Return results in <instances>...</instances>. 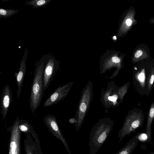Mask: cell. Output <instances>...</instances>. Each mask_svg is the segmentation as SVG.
<instances>
[{
    "label": "cell",
    "instance_id": "6da1fadb",
    "mask_svg": "<svg viewBox=\"0 0 154 154\" xmlns=\"http://www.w3.org/2000/svg\"><path fill=\"white\" fill-rule=\"evenodd\" d=\"M133 69L135 89L140 95L148 96L154 87V59L151 58L137 63Z\"/></svg>",
    "mask_w": 154,
    "mask_h": 154
},
{
    "label": "cell",
    "instance_id": "7a4b0ae2",
    "mask_svg": "<svg viewBox=\"0 0 154 154\" xmlns=\"http://www.w3.org/2000/svg\"><path fill=\"white\" fill-rule=\"evenodd\" d=\"M45 65L44 62L39 61L35 69L29 101L32 113L39 106L44 93L43 77Z\"/></svg>",
    "mask_w": 154,
    "mask_h": 154
},
{
    "label": "cell",
    "instance_id": "3957f363",
    "mask_svg": "<svg viewBox=\"0 0 154 154\" xmlns=\"http://www.w3.org/2000/svg\"><path fill=\"white\" fill-rule=\"evenodd\" d=\"M110 123H98L93 127L90 132L89 141V154H96L105 142L112 130Z\"/></svg>",
    "mask_w": 154,
    "mask_h": 154
},
{
    "label": "cell",
    "instance_id": "277c9868",
    "mask_svg": "<svg viewBox=\"0 0 154 154\" xmlns=\"http://www.w3.org/2000/svg\"><path fill=\"white\" fill-rule=\"evenodd\" d=\"M144 120V115L142 109L135 108L131 110L118 133L119 142H120L126 136L130 135L136 129L142 127Z\"/></svg>",
    "mask_w": 154,
    "mask_h": 154
},
{
    "label": "cell",
    "instance_id": "5b68a950",
    "mask_svg": "<svg viewBox=\"0 0 154 154\" xmlns=\"http://www.w3.org/2000/svg\"><path fill=\"white\" fill-rule=\"evenodd\" d=\"M19 120L17 117L12 125L7 129L11 133L8 154H20L21 132L19 128Z\"/></svg>",
    "mask_w": 154,
    "mask_h": 154
},
{
    "label": "cell",
    "instance_id": "8992f818",
    "mask_svg": "<svg viewBox=\"0 0 154 154\" xmlns=\"http://www.w3.org/2000/svg\"><path fill=\"white\" fill-rule=\"evenodd\" d=\"M59 65L58 62L54 58H50L46 63H45L43 77L44 92L56 75Z\"/></svg>",
    "mask_w": 154,
    "mask_h": 154
},
{
    "label": "cell",
    "instance_id": "52a82bcc",
    "mask_svg": "<svg viewBox=\"0 0 154 154\" xmlns=\"http://www.w3.org/2000/svg\"><path fill=\"white\" fill-rule=\"evenodd\" d=\"M43 121L50 132L62 141L69 154H71L69 146L58 126L56 117L53 115L48 114L44 118Z\"/></svg>",
    "mask_w": 154,
    "mask_h": 154
},
{
    "label": "cell",
    "instance_id": "ba28073f",
    "mask_svg": "<svg viewBox=\"0 0 154 154\" xmlns=\"http://www.w3.org/2000/svg\"><path fill=\"white\" fill-rule=\"evenodd\" d=\"M136 10L133 6H131L126 12L121 25L120 33L121 35H125L137 23L135 18Z\"/></svg>",
    "mask_w": 154,
    "mask_h": 154
},
{
    "label": "cell",
    "instance_id": "9c48e42d",
    "mask_svg": "<svg viewBox=\"0 0 154 154\" xmlns=\"http://www.w3.org/2000/svg\"><path fill=\"white\" fill-rule=\"evenodd\" d=\"M68 90V85L58 87L46 100L43 107H49L57 104L63 99Z\"/></svg>",
    "mask_w": 154,
    "mask_h": 154
},
{
    "label": "cell",
    "instance_id": "30bf717a",
    "mask_svg": "<svg viewBox=\"0 0 154 154\" xmlns=\"http://www.w3.org/2000/svg\"><path fill=\"white\" fill-rule=\"evenodd\" d=\"M151 58L149 48L148 45L140 44L138 45L134 50L131 60L134 64H135Z\"/></svg>",
    "mask_w": 154,
    "mask_h": 154
},
{
    "label": "cell",
    "instance_id": "8fae6325",
    "mask_svg": "<svg viewBox=\"0 0 154 154\" xmlns=\"http://www.w3.org/2000/svg\"><path fill=\"white\" fill-rule=\"evenodd\" d=\"M12 98V92L10 88L8 85H6L2 90L1 98V114L3 121L6 118Z\"/></svg>",
    "mask_w": 154,
    "mask_h": 154
},
{
    "label": "cell",
    "instance_id": "7c38bea8",
    "mask_svg": "<svg viewBox=\"0 0 154 154\" xmlns=\"http://www.w3.org/2000/svg\"><path fill=\"white\" fill-rule=\"evenodd\" d=\"M26 138L24 141V147L26 154H43L39 141L33 140L31 134L25 133Z\"/></svg>",
    "mask_w": 154,
    "mask_h": 154
},
{
    "label": "cell",
    "instance_id": "4fadbf2b",
    "mask_svg": "<svg viewBox=\"0 0 154 154\" xmlns=\"http://www.w3.org/2000/svg\"><path fill=\"white\" fill-rule=\"evenodd\" d=\"M27 53L28 51L26 48L20 62L19 72L17 73H15L14 75L17 85V95L18 98H19L20 96L26 71V61Z\"/></svg>",
    "mask_w": 154,
    "mask_h": 154
},
{
    "label": "cell",
    "instance_id": "5bb4252c",
    "mask_svg": "<svg viewBox=\"0 0 154 154\" xmlns=\"http://www.w3.org/2000/svg\"><path fill=\"white\" fill-rule=\"evenodd\" d=\"M154 120V100L151 104L148 112L146 133L147 136V142L150 143L152 140L151 128L153 121Z\"/></svg>",
    "mask_w": 154,
    "mask_h": 154
},
{
    "label": "cell",
    "instance_id": "9a60e30c",
    "mask_svg": "<svg viewBox=\"0 0 154 154\" xmlns=\"http://www.w3.org/2000/svg\"><path fill=\"white\" fill-rule=\"evenodd\" d=\"M19 128L22 132L30 134L33 137L35 140L39 142L37 134L35 131L33 127L27 121L23 120H19Z\"/></svg>",
    "mask_w": 154,
    "mask_h": 154
},
{
    "label": "cell",
    "instance_id": "2e32d148",
    "mask_svg": "<svg viewBox=\"0 0 154 154\" xmlns=\"http://www.w3.org/2000/svg\"><path fill=\"white\" fill-rule=\"evenodd\" d=\"M138 141V138L134 137L116 154H131L137 145Z\"/></svg>",
    "mask_w": 154,
    "mask_h": 154
},
{
    "label": "cell",
    "instance_id": "e0dca14e",
    "mask_svg": "<svg viewBox=\"0 0 154 154\" xmlns=\"http://www.w3.org/2000/svg\"><path fill=\"white\" fill-rule=\"evenodd\" d=\"M51 0H33L27 1L25 4L32 6V8H37L42 7L50 3Z\"/></svg>",
    "mask_w": 154,
    "mask_h": 154
},
{
    "label": "cell",
    "instance_id": "ac0fdd59",
    "mask_svg": "<svg viewBox=\"0 0 154 154\" xmlns=\"http://www.w3.org/2000/svg\"><path fill=\"white\" fill-rule=\"evenodd\" d=\"M18 12L15 9H0V18H5L12 16Z\"/></svg>",
    "mask_w": 154,
    "mask_h": 154
},
{
    "label": "cell",
    "instance_id": "d6986e66",
    "mask_svg": "<svg viewBox=\"0 0 154 154\" xmlns=\"http://www.w3.org/2000/svg\"><path fill=\"white\" fill-rule=\"evenodd\" d=\"M87 106L85 103H81L80 106V109L81 111L82 112H85Z\"/></svg>",
    "mask_w": 154,
    "mask_h": 154
},
{
    "label": "cell",
    "instance_id": "ffe728a7",
    "mask_svg": "<svg viewBox=\"0 0 154 154\" xmlns=\"http://www.w3.org/2000/svg\"><path fill=\"white\" fill-rule=\"evenodd\" d=\"M118 98V96L116 95H114L112 96H109L108 99L109 100L112 102H115Z\"/></svg>",
    "mask_w": 154,
    "mask_h": 154
},
{
    "label": "cell",
    "instance_id": "44dd1931",
    "mask_svg": "<svg viewBox=\"0 0 154 154\" xmlns=\"http://www.w3.org/2000/svg\"><path fill=\"white\" fill-rule=\"evenodd\" d=\"M149 22L151 24H154V17L150 18Z\"/></svg>",
    "mask_w": 154,
    "mask_h": 154
},
{
    "label": "cell",
    "instance_id": "7402d4cb",
    "mask_svg": "<svg viewBox=\"0 0 154 154\" xmlns=\"http://www.w3.org/2000/svg\"><path fill=\"white\" fill-rule=\"evenodd\" d=\"M149 154H154V151L153 152H152Z\"/></svg>",
    "mask_w": 154,
    "mask_h": 154
},
{
    "label": "cell",
    "instance_id": "603a6c76",
    "mask_svg": "<svg viewBox=\"0 0 154 154\" xmlns=\"http://www.w3.org/2000/svg\"><path fill=\"white\" fill-rule=\"evenodd\" d=\"M113 38H114L115 39H116V36H114Z\"/></svg>",
    "mask_w": 154,
    "mask_h": 154
}]
</instances>
